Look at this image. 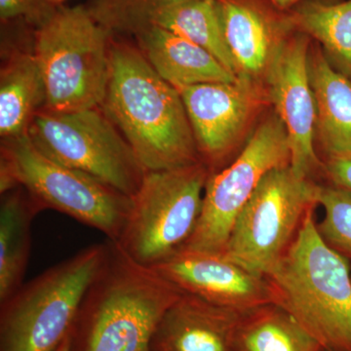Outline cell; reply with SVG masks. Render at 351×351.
I'll use <instances>...</instances> for the list:
<instances>
[{
    "instance_id": "cell-1",
    "label": "cell",
    "mask_w": 351,
    "mask_h": 351,
    "mask_svg": "<svg viewBox=\"0 0 351 351\" xmlns=\"http://www.w3.org/2000/svg\"><path fill=\"white\" fill-rule=\"evenodd\" d=\"M101 106L145 171L201 161L181 94L140 49L110 40V76Z\"/></svg>"
},
{
    "instance_id": "cell-2",
    "label": "cell",
    "mask_w": 351,
    "mask_h": 351,
    "mask_svg": "<svg viewBox=\"0 0 351 351\" xmlns=\"http://www.w3.org/2000/svg\"><path fill=\"white\" fill-rule=\"evenodd\" d=\"M108 243L71 331V351H151L159 321L182 292L115 242Z\"/></svg>"
},
{
    "instance_id": "cell-3",
    "label": "cell",
    "mask_w": 351,
    "mask_h": 351,
    "mask_svg": "<svg viewBox=\"0 0 351 351\" xmlns=\"http://www.w3.org/2000/svg\"><path fill=\"white\" fill-rule=\"evenodd\" d=\"M350 261L325 243L313 211L295 241L267 276L276 304L325 350L351 351Z\"/></svg>"
},
{
    "instance_id": "cell-4",
    "label": "cell",
    "mask_w": 351,
    "mask_h": 351,
    "mask_svg": "<svg viewBox=\"0 0 351 351\" xmlns=\"http://www.w3.org/2000/svg\"><path fill=\"white\" fill-rule=\"evenodd\" d=\"M108 252V241L82 249L0 302V351H57L71 334Z\"/></svg>"
},
{
    "instance_id": "cell-5",
    "label": "cell",
    "mask_w": 351,
    "mask_h": 351,
    "mask_svg": "<svg viewBox=\"0 0 351 351\" xmlns=\"http://www.w3.org/2000/svg\"><path fill=\"white\" fill-rule=\"evenodd\" d=\"M86 7H60L34 34L46 90L44 110L71 112L101 105L110 76V38Z\"/></svg>"
},
{
    "instance_id": "cell-6",
    "label": "cell",
    "mask_w": 351,
    "mask_h": 351,
    "mask_svg": "<svg viewBox=\"0 0 351 351\" xmlns=\"http://www.w3.org/2000/svg\"><path fill=\"white\" fill-rule=\"evenodd\" d=\"M210 173L202 161L145 171L125 226L113 242L132 260L149 267L180 250L197 225Z\"/></svg>"
},
{
    "instance_id": "cell-7",
    "label": "cell",
    "mask_w": 351,
    "mask_h": 351,
    "mask_svg": "<svg viewBox=\"0 0 351 351\" xmlns=\"http://www.w3.org/2000/svg\"><path fill=\"white\" fill-rule=\"evenodd\" d=\"M0 165L29 193L40 211L56 210L117 241L132 197L107 182L47 158L27 135L4 141Z\"/></svg>"
},
{
    "instance_id": "cell-8",
    "label": "cell",
    "mask_w": 351,
    "mask_h": 351,
    "mask_svg": "<svg viewBox=\"0 0 351 351\" xmlns=\"http://www.w3.org/2000/svg\"><path fill=\"white\" fill-rule=\"evenodd\" d=\"M319 191L320 184L290 165L269 171L237 217L223 255L267 277L318 205Z\"/></svg>"
},
{
    "instance_id": "cell-9",
    "label": "cell",
    "mask_w": 351,
    "mask_h": 351,
    "mask_svg": "<svg viewBox=\"0 0 351 351\" xmlns=\"http://www.w3.org/2000/svg\"><path fill=\"white\" fill-rule=\"evenodd\" d=\"M27 138L43 156L82 171L133 197L145 171L133 149L105 112L97 110L34 115Z\"/></svg>"
},
{
    "instance_id": "cell-10",
    "label": "cell",
    "mask_w": 351,
    "mask_h": 351,
    "mask_svg": "<svg viewBox=\"0 0 351 351\" xmlns=\"http://www.w3.org/2000/svg\"><path fill=\"white\" fill-rule=\"evenodd\" d=\"M290 161L285 126L278 117H270L232 162L210 173L197 225L181 249L223 254L237 217L263 178L269 171L290 165Z\"/></svg>"
},
{
    "instance_id": "cell-11",
    "label": "cell",
    "mask_w": 351,
    "mask_h": 351,
    "mask_svg": "<svg viewBox=\"0 0 351 351\" xmlns=\"http://www.w3.org/2000/svg\"><path fill=\"white\" fill-rule=\"evenodd\" d=\"M265 71L270 101L287 132L291 168L313 179L324 164L314 149L316 107L309 77L308 36L302 32L285 36Z\"/></svg>"
},
{
    "instance_id": "cell-12",
    "label": "cell",
    "mask_w": 351,
    "mask_h": 351,
    "mask_svg": "<svg viewBox=\"0 0 351 351\" xmlns=\"http://www.w3.org/2000/svg\"><path fill=\"white\" fill-rule=\"evenodd\" d=\"M200 159L213 173L232 154L260 95L255 78L239 75L237 82L205 83L180 90Z\"/></svg>"
},
{
    "instance_id": "cell-13",
    "label": "cell",
    "mask_w": 351,
    "mask_h": 351,
    "mask_svg": "<svg viewBox=\"0 0 351 351\" xmlns=\"http://www.w3.org/2000/svg\"><path fill=\"white\" fill-rule=\"evenodd\" d=\"M152 269L181 292L240 313L276 302L267 277L252 274L223 254L181 249Z\"/></svg>"
},
{
    "instance_id": "cell-14",
    "label": "cell",
    "mask_w": 351,
    "mask_h": 351,
    "mask_svg": "<svg viewBox=\"0 0 351 351\" xmlns=\"http://www.w3.org/2000/svg\"><path fill=\"white\" fill-rule=\"evenodd\" d=\"M241 314L182 293L159 321L151 351H234Z\"/></svg>"
},
{
    "instance_id": "cell-15",
    "label": "cell",
    "mask_w": 351,
    "mask_h": 351,
    "mask_svg": "<svg viewBox=\"0 0 351 351\" xmlns=\"http://www.w3.org/2000/svg\"><path fill=\"white\" fill-rule=\"evenodd\" d=\"M228 49L239 75L267 71L272 53L291 29L290 17H277L258 0H216Z\"/></svg>"
},
{
    "instance_id": "cell-16",
    "label": "cell",
    "mask_w": 351,
    "mask_h": 351,
    "mask_svg": "<svg viewBox=\"0 0 351 351\" xmlns=\"http://www.w3.org/2000/svg\"><path fill=\"white\" fill-rule=\"evenodd\" d=\"M135 36L154 71L178 91L205 83L234 82L239 78L208 51L162 27L151 25Z\"/></svg>"
},
{
    "instance_id": "cell-17",
    "label": "cell",
    "mask_w": 351,
    "mask_h": 351,
    "mask_svg": "<svg viewBox=\"0 0 351 351\" xmlns=\"http://www.w3.org/2000/svg\"><path fill=\"white\" fill-rule=\"evenodd\" d=\"M316 107L315 130L327 159L351 158V82L332 68L320 49L309 55Z\"/></svg>"
},
{
    "instance_id": "cell-18",
    "label": "cell",
    "mask_w": 351,
    "mask_h": 351,
    "mask_svg": "<svg viewBox=\"0 0 351 351\" xmlns=\"http://www.w3.org/2000/svg\"><path fill=\"white\" fill-rule=\"evenodd\" d=\"M40 212L29 193L18 188L0 204V302L23 285L31 252L32 223Z\"/></svg>"
},
{
    "instance_id": "cell-19",
    "label": "cell",
    "mask_w": 351,
    "mask_h": 351,
    "mask_svg": "<svg viewBox=\"0 0 351 351\" xmlns=\"http://www.w3.org/2000/svg\"><path fill=\"white\" fill-rule=\"evenodd\" d=\"M46 103L43 73L34 54L11 58L0 75V135L4 141L27 134L38 108Z\"/></svg>"
},
{
    "instance_id": "cell-20",
    "label": "cell",
    "mask_w": 351,
    "mask_h": 351,
    "mask_svg": "<svg viewBox=\"0 0 351 351\" xmlns=\"http://www.w3.org/2000/svg\"><path fill=\"white\" fill-rule=\"evenodd\" d=\"M290 313L276 302L241 314L234 351H324Z\"/></svg>"
},
{
    "instance_id": "cell-21",
    "label": "cell",
    "mask_w": 351,
    "mask_h": 351,
    "mask_svg": "<svg viewBox=\"0 0 351 351\" xmlns=\"http://www.w3.org/2000/svg\"><path fill=\"white\" fill-rule=\"evenodd\" d=\"M298 32L323 46L339 73L351 77V0H306L289 14Z\"/></svg>"
},
{
    "instance_id": "cell-22",
    "label": "cell",
    "mask_w": 351,
    "mask_h": 351,
    "mask_svg": "<svg viewBox=\"0 0 351 351\" xmlns=\"http://www.w3.org/2000/svg\"><path fill=\"white\" fill-rule=\"evenodd\" d=\"M151 25L162 27L195 43L226 69L239 75L223 36L216 0H188L166 7L154 16L149 27Z\"/></svg>"
},
{
    "instance_id": "cell-23",
    "label": "cell",
    "mask_w": 351,
    "mask_h": 351,
    "mask_svg": "<svg viewBox=\"0 0 351 351\" xmlns=\"http://www.w3.org/2000/svg\"><path fill=\"white\" fill-rule=\"evenodd\" d=\"M188 0H91L88 12L112 34H131L149 27L159 11Z\"/></svg>"
},
{
    "instance_id": "cell-24",
    "label": "cell",
    "mask_w": 351,
    "mask_h": 351,
    "mask_svg": "<svg viewBox=\"0 0 351 351\" xmlns=\"http://www.w3.org/2000/svg\"><path fill=\"white\" fill-rule=\"evenodd\" d=\"M318 205L324 216L316 228L328 246L351 261V191L336 186H320Z\"/></svg>"
},
{
    "instance_id": "cell-25",
    "label": "cell",
    "mask_w": 351,
    "mask_h": 351,
    "mask_svg": "<svg viewBox=\"0 0 351 351\" xmlns=\"http://www.w3.org/2000/svg\"><path fill=\"white\" fill-rule=\"evenodd\" d=\"M56 9L49 0H0L2 22L23 19L36 27L43 25Z\"/></svg>"
},
{
    "instance_id": "cell-26",
    "label": "cell",
    "mask_w": 351,
    "mask_h": 351,
    "mask_svg": "<svg viewBox=\"0 0 351 351\" xmlns=\"http://www.w3.org/2000/svg\"><path fill=\"white\" fill-rule=\"evenodd\" d=\"M323 169L332 186L351 191V158L338 157L327 159Z\"/></svg>"
},
{
    "instance_id": "cell-27",
    "label": "cell",
    "mask_w": 351,
    "mask_h": 351,
    "mask_svg": "<svg viewBox=\"0 0 351 351\" xmlns=\"http://www.w3.org/2000/svg\"><path fill=\"white\" fill-rule=\"evenodd\" d=\"M269 1L279 10H289V9L292 10L294 7L306 0H269Z\"/></svg>"
},
{
    "instance_id": "cell-28",
    "label": "cell",
    "mask_w": 351,
    "mask_h": 351,
    "mask_svg": "<svg viewBox=\"0 0 351 351\" xmlns=\"http://www.w3.org/2000/svg\"><path fill=\"white\" fill-rule=\"evenodd\" d=\"M71 335L64 339L63 343L60 346V348H58L57 351H71Z\"/></svg>"
},
{
    "instance_id": "cell-29",
    "label": "cell",
    "mask_w": 351,
    "mask_h": 351,
    "mask_svg": "<svg viewBox=\"0 0 351 351\" xmlns=\"http://www.w3.org/2000/svg\"><path fill=\"white\" fill-rule=\"evenodd\" d=\"M49 1L53 2V3H59V2L64 1V0H49Z\"/></svg>"
},
{
    "instance_id": "cell-30",
    "label": "cell",
    "mask_w": 351,
    "mask_h": 351,
    "mask_svg": "<svg viewBox=\"0 0 351 351\" xmlns=\"http://www.w3.org/2000/svg\"><path fill=\"white\" fill-rule=\"evenodd\" d=\"M324 351H329V350H324Z\"/></svg>"
}]
</instances>
